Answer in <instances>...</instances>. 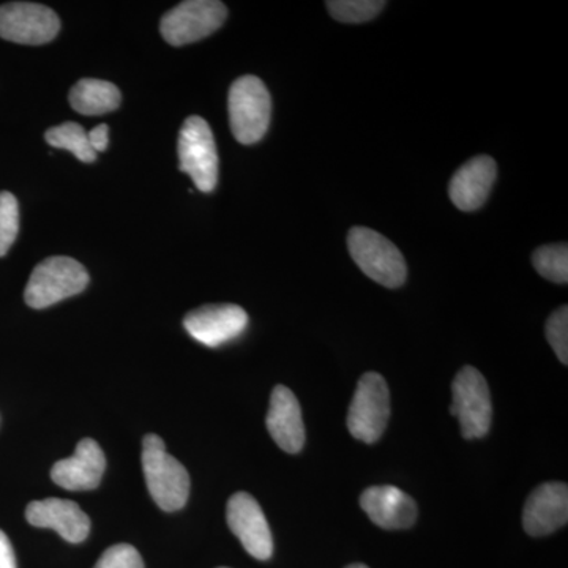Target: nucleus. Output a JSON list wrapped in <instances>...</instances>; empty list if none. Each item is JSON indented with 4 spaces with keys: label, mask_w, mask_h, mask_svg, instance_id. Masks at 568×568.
<instances>
[{
    "label": "nucleus",
    "mask_w": 568,
    "mask_h": 568,
    "mask_svg": "<svg viewBox=\"0 0 568 568\" xmlns=\"http://www.w3.org/2000/svg\"><path fill=\"white\" fill-rule=\"evenodd\" d=\"M106 469V457L102 447L93 439H82L73 457L61 459L51 469L55 485L69 491H89L102 481Z\"/></svg>",
    "instance_id": "nucleus-14"
},
{
    "label": "nucleus",
    "mask_w": 568,
    "mask_h": 568,
    "mask_svg": "<svg viewBox=\"0 0 568 568\" xmlns=\"http://www.w3.org/2000/svg\"><path fill=\"white\" fill-rule=\"evenodd\" d=\"M20 233V207L17 197L0 192V257L6 256Z\"/></svg>",
    "instance_id": "nucleus-22"
},
{
    "label": "nucleus",
    "mask_w": 568,
    "mask_h": 568,
    "mask_svg": "<svg viewBox=\"0 0 568 568\" xmlns=\"http://www.w3.org/2000/svg\"><path fill=\"white\" fill-rule=\"evenodd\" d=\"M450 414L458 418L459 428L466 439L487 436L491 426V395L484 375L474 366L459 369L452 384Z\"/></svg>",
    "instance_id": "nucleus-7"
},
{
    "label": "nucleus",
    "mask_w": 568,
    "mask_h": 568,
    "mask_svg": "<svg viewBox=\"0 0 568 568\" xmlns=\"http://www.w3.org/2000/svg\"><path fill=\"white\" fill-rule=\"evenodd\" d=\"M497 178V164L491 156L478 155L455 173L448 185V196L459 211H478L487 203Z\"/></svg>",
    "instance_id": "nucleus-15"
},
{
    "label": "nucleus",
    "mask_w": 568,
    "mask_h": 568,
    "mask_svg": "<svg viewBox=\"0 0 568 568\" xmlns=\"http://www.w3.org/2000/svg\"><path fill=\"white\" fill-rule=\"evenodd\" d=\"M361 507L379 528L409 529L417 519V504L396 487H369L361 496Z\"/></svg>",
    "instance_id": "nucleus-16"
},
{
    "label": "nucleus",
    "mask_w": 568,
    "mask_h": 568,
    "mask_svg": "<svg viewBox=\"0 0 568 568\" xmlns=\"http://www.w3.org/2000/svg\"><path fill=\"white\" fill-rule=\"evenodd\" d=\"M346 568H369V567H366L365 564H351V566H347Z\"/></svg>",
    "instance_id": "nucleus-27"
},
{
    "label": "nucleus",
    "mask_w": 568,
    "mask_h": 568,
    "mask_svg": "<svg viewBox=\"0 0 568 568\" xmlns=\"http://www.w3.org/2000/svg\"><path fill=\"white\" fill-rule=\"evenodd\" d=\"M89 274L84 265L69 256H52L33 268L24 291L26 304L33 310L73 297L88 287Z\"/></svg>",
    "instance_id": "nucleus-3"
},
{
    "label": "nucleus",
    "mask_w": 568,
    "mask_h": 568,
    "mask_svg": "<svg viewBox=\"0 0 568 568\" xmlns=\"http://www.w3.org/2000/svg\"><path fill=\"white\" fill-rule=\"evenodd\" d=\"M227 18V9L216 0H186L164 14L160 22L163 39L173 47L194 43L219 31Z\"/></svg>",
    "instance_id": "nucleus-8"
},
{
    "label": "nucleus",
    "mask_w": 568,
    "mask_h": 568,
    "mask_svg": "<svg viewBox=\"0 0 568 568\" xmlns=\"http://www.w3.org/2000/svg\"><path fill=\"white\" fill-rule=\"evenodd\" d=\"M347 248L354 263L366 276L383 286H403L406 282L407 265L398 246L383 234L369 227L354 226L347 234Z\"/></svg>",
    "instance_id": "nucleus-2"
},
{
    "label": "nucleus",
    "mask_w": 568,
    "mask_h": 568,
    "mask_svg": "<svg viewBox=\"0 0 568 568\" xmlns=\"http://www.w3.org/2000/svg\"><path fill=\"white\" fill-rule=\"evenodd\" d=\"M325 6L336 21L361 24L376 18L386 7V2L383 0H328Z\"/></svg>",
    "instance_id": "nucleus-21"
},
{
    "label": "nucleus",
    "mask_w": 568,
    "mask_h": 568,
    "mask_svg": "<svg viewBox=\"0 0 568 568\" xmlns=\"http://www.w3.org/2000/svg\"><path fill=\"white\" fill-rule=\"evenodd\" d=\"M547 339L564 365L568 364V306H560L547 321Z\"/></svg>",
    "instance_id": "nucleus-23"
},
{
    "label": "nucleus",
    "mask_w": 568,
    "mask_h": 568,
    "mask_svg": "<svg viewBox=\"0 0 568 568\" xmlns=\"http://www.w3.org/2000/svg\"><path fill=\"white\" fill-rule=\"evenodd\" d=\"M179 168L200 192L211 193L219 183V152L211 125L200 115L183 122L179 133Z\"/></svg>",
    "instance_id": "nucleus-5"
},
{
    "label": "nucleus",
    "mask_w": 568,
    "mask_h": 568,
    "mask_svg": "<svg viewBox=\"0 0 568 568\" xmlns=\"http://www.w3.org/2000/svg\"><path fill=\"white\" fill-rule=\"evenodd\" d=\"M390 417V392L379 373H365L358 381L347 413V429L357 440L375 444L386 432Z\"/></svg>",
    "instance_id": "nucleus-6"
},
{
    "label": "nucleus",
    "mask_w": 568,
    "mask_h": 568,
    "mask_svg": "<svg viewBox=\"0 0 568 568\" xmlns=\"http://www.w3.org/2000/svg\"><path fill=\"white\" fill-rule=\"evenodd\" d=\"M70 104L84 115H102L118 110L121 91L110 81L81 80L71 88Z\"/></svg>",
    "instance_id": "nucleus-18"
},
{
    "label": "nucleus",
    "mask_w": 568,
    "mask_h": 568,
    "mask_svg": "<svg viewBox=\"0 0 568 568\" xmlns=\"http://www.w3.org/2000/svg\"><path fill=\"white\" fill-rule=\"evenodd\" d=\"M220 568H227V567H220Z\"/></svg>",
    "instance_id": "nucleus-28"
},
{
    "label": "nucleus",
    "mask_w": 568,
    "mask_h": 568,
    "mask_svg": "<svg viewBox=\"0 0 568 568\" xmlns=\"http://www.w3.org/2000/svg\"><path fill=\"white\" fill-rule=\"evenodd\" d=\"M141 459L145 484L156 506L164 511L185 507L190 496V476L182 463L168 454L162 437H144Z\"/></svg>",
    "instance_id": "nucleus-1"
},
{
    "label": "nucleus",
    "mask_w": 568,
    "mask_h": 568,
    "mask_svg": "<svg viewBox=\"0 0 568 568\" xmlns=\"http://www.w3.org/2000/svg\"><path fill=\"white\" fill-rule=\"evenodd\" d=\"M89 142H91L93 151L97 153L104 152L110 144V126L106 123L97 125L91 133H88Z\"/></svg>",
    "instance_id": "nucleus-25"
},
{
    "label": "nucleus",
    "mask_w": 568,
    "mask_h": 568,
    "mask_svg": "<svg viewBox=\"0 0 568 568\" xmlns=\"http://www.w3.org/2000/svg\"><path fill=\"white\" fill-rule=\"evenodd\" d=\"M227 526L242 547L257 560H268L274 555V538L263 508L248 493H235L227 500Z\"/></svg>",
    "instance_id": "nucleus-10"
},
{
    "label": "nucleus",
    "mask_w": 568,
    "mask_h": 568,
    "mask_svg": "<svg viewBox=\"0 0 568 568\" xmlns=\"http://www.w3.org/2000/svg\"><path fill=\"white\" fill-rule=\"evenodd\" d=\"M568 521V488L551 481L534 489L523 511V526L532 537H544L566 526Z\"/></svg>",
    "instance_id": "nucleus-13"
},
{
    "label": "nucleus",
    "mask_w": 568,
    "mask_h": 568,
    "mask_svg": "<svg viewBox=\"0 0 568 568\" xmlns=\"http://www.w3.org/2000/svg\"><path fill=\"white\" fill-rule=\"evenodd\" d=\"M95 568H144V562L132 545L119 544L103 552Z\"/></svg>",
    "instance_id": "nucleus-24"
},
{
    "label": "nucleus",
    "mask_w": 568,
    "mask_h": 568,
    "mask_svg": "<svg viewBox=\"0 0 568 568\" xmlns=\"http://www.w3.org/2000/svg\"><path fill=\"white\" fill-rule=\"evenodd\" d=\"M26 518L36 528L55 530L69 544H81L91 532V519L69 499L33 500L26 508Z\"/></svg>",
    "instance_id": "nucleus-12"
},
{
    "label": "nucleus",
    "mask_w": 568,
    "mask_h": 568,
    "mask_svg": "<svg viewBox=\"0 0 568 568\" xmlns=\"http://www.w3.org/2000/svg\"><path fill=\"white\" fill-rule=\"evenodd\" d=\"M532 264L544 278L552 283L566 284L568 282L567 244L540 246L532 254Z\"/></svg>",
    "instance_id": "nucleus-20"
},
{
    "label": "nucleus",
    "mask_w": 568,
    "mask_h": 568,
    "mask_svg": "<svg viewBox=\"0 0 568 568\" xmlns=\"http://www.w3.org/2000/svg\"><path fill=\"white\" fill-rule=\"evenodd\" d=\"M0 568H17L13 547L2 530H0Z\"/></svg>",
    "instance_id": "nucleus-26"
},
{
    "label": "nucleus",
    "mask_w": 568,
    "mask_h": 568,
    "mask_svg": "<svg viewBox=\"0 0 568 568\" xmlns=\"http://www.w3.org/2000/svg\"><path fill=\"white\" fill-rule=\"evenodd\" d=\"M248 315L233 304L205 305L193 310L183 320V327L196 342L219 347L244 334Z\"/></svg>",
    "instance_id": "nucleus-11"
},
{
    "label": "nucleus",
    "mask_w": 568,
    "mask_h": 568,
    "mask_svg": "<svg viewBox=\"0 0 568 568\" xmlns=\"http://www.w3.org/2000/svg\"><path fill=\"white\" fill-rule=\"evenodd\" d=\"M267 429L276 446L286 454H298L305 446V425L301 405L293 392L276 386L271 396L267 414Z\"/></svg>",
    "instance_id": "nucleus-17"
},
{
    "label": "nucleus",
    "mask_w": 568,
    "mask_h": 568,
    "mask_svg": "<svg viewBox=\"0 0 568 568\" xmlns=\"http://www.w3.org/2000/svg\"><path fill=\"white\" fill-rule=\"evenodd\" d=\"M227 108L235 140L245 145L263 140L271 123L272 99L260 78L246 74L235 80Z\"/></svg>",
    "instance_id": "nucleus-4"
},
{
    "label": "nucleus",
    "mask_w": 568,
    "mask_h": 568,
    "mask_svg": "<svg viewBox=\"0 0 568 568\" xmlns=\"http://www.w3.org/2000/svg\"><path fill=\"white\" fill-rule=\"evenodd\" d=\"M44 140L54 149L73 153L80 162L92 163L97 160V152L89 142L88 132L80 123L65 122L62 125L52 126L44 134Z\"/></svg>",
    "instance_id": "nucleus-19"
},
{
    "label": "nucleus",
    "mask_w": 568,
    "mask_h": 568,
    "mask_svg": "<svg viewBox=\"0 0 568 568\" xmlns=\"http://www.w3.org/2000/svg\"><path fill=\"white\" fill-rule=\"evenodd\" d=\"M61 31V20L50 7L32 2L0 6V39L18 44L50 43Z\"/></svg>",
    "instance_id": "nucleus-9"
}]
</instances>
